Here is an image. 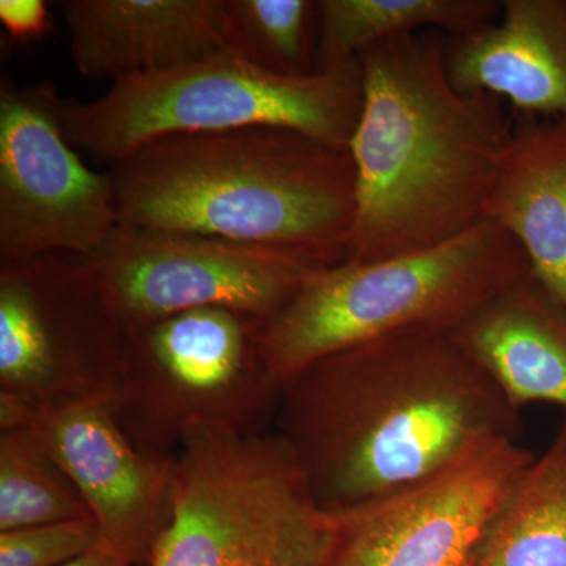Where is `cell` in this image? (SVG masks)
<instances>
[{"label":"cell","mask_w":566,"mask_h":566,"mask_svg":"<svg viewBox=\"0 0 566 566\" xmlns=\"http://www.w3.org/2000/svg\"><path fill=\"white\" fill-rule=\"evenodd\" d=\"M50 81L0 80V264L65 253L88 259L120 226L111 172L71 144Z\"/></svg>","instance_id":"obj_9"},{"label":"cell","mask_w":566,"mask_h":566,"mask_svg":"<svg viewBox=\"0 0 566 566\" xmlns=\"http://www.w3.org/2000/svg\"><path fill=\"white\" fill-rule=\"evenodd\" d=\"M453 335L520 411L551 403L566 412V311L534 275L483 305Z\"/></svg>","instance_id":"obj_16"},{"label":"cell","mask_w":566,"mask_h":566,"mask_svg":"<svg viewBox=\"0 0 566 566\" xmlns=\"http://www.w3.org/2000/svg\"><path fill=\"white\" fill-rule=\"evenodd\" d=\"M449 39L405 33L357 57L364 98L348 147L356 219L346 262L427 251L486 221L515 117L493 93L455 88Z\"/></svg>","instance_id":"obj_2"},{"label":"cell","mask_w":566,"mask_h":566,"mask_svg":"<svg viewBox=\"0 0 566 566\" xmlns=\"http://www.w3.org/2000/svg\"><path fill=\"white\" fill-rule=\"evenodd\" d=\"M88 263L128 329L202 307L273 318L319 264L300 253L120 223Z\"/></svg>","instance_id":"obj_10"},{"label":"cell","mask_w":566,"mask_h":566,"mask_svg":"<svg viewBox=\"0 0 566 566\" xmlns=\"http://www.w3.org/2000/svg\"><path fill=\"white\" fill-rule=\"evenodd\" d=\"M562 2V7H564V11H565V14H566V0H560Z\"/></svg>","instance_id":"obj_24"},{"label":"cell","mask_w":566,"mask_h":566,"mask_svg":"<svg viewBox=\"0 0 566 566\" xmlns=\"http://www.w3.org/2000/svg\"><path fill=\"white\" fill-rule=\"evenodd\" d=\"M274 423L329 515L433 475L480 439L521 431L520 409L453 334L324 356L283 385Z\"/></svg>","instance_id":"obj_1"},{"label":"cell","mask_w":566,"mask_h":566,"mask_svg":"<svg viewBox=\"0 0 566 566\" xmlns=\"http://www.w3.org/2000/svg\"><path fill=\"white\" fill-rule=\"evenodd\" d=\"M229 50L281 77L316 73L319 11L315 0H221Z\"/></svg>","instance_id":"obj_19"},{"label":"cell","mask_w":566,"mask_h":566,"mask_svg":"<svg viewBox=\"0 0 566 566\" xmlns=\"http://www.w3.org/2000/svg\"><path fill=\"white\" fill-rule=\"evenodd\" d=\"M502 0H319L316 73L357 61L374 44L405 33L465 35L497 20Z\"/></svg>","instance_id":"obj_18"},{"label":"cell","mask_w":566,"mask_h":566,"mask_svg":"<svg viewBox=\"0 0 566 566\" xmlns=\"http://www.w3.org/2000/svg\"><path fill=\"white\" fill-rule=\"evenodd\" d=\"M263 326L248 312L202 307L133 327L111 405L133 444L169 463L196 423L268 433L283 385L264 354Z\"/></svg>","instance_id":"obj_7"},{"label":"cell","mask_w":566,"mask_h":566,"mask_svg":"<svg viewBox=\"0 0 566 566\" xmlns=\"http://www.w3.org/2000/svg\"><path fill=\"white\" fill-rule=\"evenodd\" d=\"M513 117L486 221L512 234L535 281L566 311V118Z\"/></svg>","instance_id":"obj_15"},{"label":"cell","mask_w":566,"mask_h":566,"mask_svg":"<svg viewBox=\"0 0 566 566\" xmlns=\"http://www.w3.org/2000/svg\"><path fill=\"white\" fill-rule=\"evenodd\" d=\"M80 74L112 82L163 73L229 50L221 0L59 2Z\"/></svg>","instance_id":"obj_13"},{"label":"cell","mask_w":566,"mask_h":566,"mask_svg":"<svg viewBox=\"0 0 566 566\" xmlns=\"http://www.w3.org/2000/svg\"><path fill=\"white\" fill-rule=\"evenodd\" d=\"M129 329L81 256L0 264V392L41 409L111 403Z\"/></svg>","instance_id":"obj_8"},{"label":"cell","mask_w":566,"mask_h":566,"mask_svg":"<svg viewBox=\"0 0 566 566\" xmlns=\"http://www.w3.org/2000/svg\"><path fill=\"white\" fill-rule=\"evenodd\" d=\"M63 566H133V564L103 539L98 546L93 547L84 556Z\"/></svg>","instance_id":"obj_23"},{"label":"cell","mask_w":566,"mask_h":566,"mask_svg":"<svg viewBox=\"0 0 566 566\" xmlns=\"http://www.w3.org/2000/svg\"><path fill=\"white\" fill-rule=\"evenodd\" d=\"M32 428L73 480L103 539L133 566H150L174 513V460L133 444L111 403L41 409Z\"/></svg>","instance_id":"obj_12"},{"label":"cell","mask_w":566,"mask_h":566,"mask_svg":"<svg viewBox=\"0 0 566 566\" xmlns=\"http://www.w3.org/2000/svg\"><path fill=\"white\" fill-rule=\"evenodd\" d=\"M120 223L346 262L356 219L352 153L292 128L175 134L111 166Z\"/></svg>","instance_id":"obj_3"},{"label":"cell","mask_w":566,"mask_h":566,"mask_svg":"<svg viewBox=\"0 0 566 566\" xmlns=\"http://www.w3.org/2000/svg\"><path fill=\"white\" fill-rule=\"evenodd\" d=\"M174 513L150 566H324L335 520L285 441L196 423L174 458Z\"/></svg>","instance_id":"obj_6"},{"label":"cell","mask_w":566,"mask_h":566,"mask_svg":"<svg viewBox=\"0 0 566 566\" xmlns=\"http://www.w3.org/2000/svg\"><path fill=\"white\" fill-rule=\"evenodd\" d=\"M531 274L526 253L493 221L427 251L319 268L264 322V354L285 385L349 346L395 335L453 334Z\"/></svg>","instance_id":"obj_4"},{"label":"cell","mask_w":566,"mask_h":566,"mask_svg":"<svg viewBox=\"0 0 566 566\" xmlns=\"http://www.w3.org/2000/svg\"><path fill=\"white\" fill-rule=\"evenodd\" d=\"M534 458L516 439L491 436L420 482L331 515L324 566H468Z\"/></svg>","instance_id":"obj_11"},{"label":"cell","mask_w":566,"mask_h":566,"mask_svg":"<svg viewBox=\"0 0 566 566\" xmlns=\"http://www.w3.org/2000/svg\"><path fill=\"white\" fill-rule=\"evenodd\" d=\"M84 517L87 504L40 436L0 431V532Z\"/></svg>","instance_id":"obj_20"},{"label":"cell","mask_w":566,"mask_h":566,"mask_svg":"<svg viewBox=\"0 0 566 566\" xmlns=\"http://www.w3.org/2000/svg\"><path fill=\"white\" fill-rule=\"evenodd\" d=\"M468 566H566V412L494 513Z\"/></svg>","instance_id":"obj_17"},{"label":"cell","mask_w":566,"mask_h":566,"mask_svg":"<svg viewBox=\"0 0 566 566\" xmlns=\"http://www.w3.org/2000/svg\"><path fill=\"white\" fill-rule=\"evenodd\" d=\"M460 92H488L515 115L566 118V14L560 0H502L497 20L447 44Z\"/></svg>","instance_id":"obj_14"},{"label":"cell","mask_w":566,"mask_h":566,"mask_svg":"<svg viewBox=\"0 0 566 566\" xmlns=\"http://www.w3.org/2000/svg\"><path fill=\"white\" fill-rule=\"evenodd\" d=\"M0 22L11 40L33 43L51 31V14L43 0H0Z\"/></svg>","instance_id":"obj_22"},{"label":"cell","mask_w":566,"mask_h":566,"mask_svg":"<svg viewBox=\"0 0 566 566\" xmlns=\"http://www.w3.org/2000/svg\"><path fill=\"white\" fill-rule=\"evenodd\" d=\"M363 98L359 59L292 80L226 50L163 73L112 82L95 102L65 98L63 120L77 150L111 166L161 137L245 126L297 129L348 150Z\"/></svg>","instance_id":"obj_5"},{"label":"cell","mask_w":566,"mask_h":566,"mask_svg":"<svg viewBox=\"0 0 566 566\" xmlns=\"http://www.w3.org/2000/svg\"><path fill=\"white\" fill-rule=\"evenodd\" d=\"M103 542L93 517L0 532V566H63Z\"/></svg>","instance_id":"obj_21"}]
</instances>
